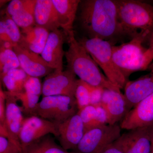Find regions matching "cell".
Wrapping results in <instances>:
<instances>
[{"instance_id":"cell-1","label":"cell","mask_w":153,"mask_h":153,"mask_svg":"<svg viewBox=\"0 0 153 153\" xmlns=\"http://www.w3.org/2000/svg\"><path fill=\"white\" fill-rule=\"evenodd\" d=\"M76 19L84 37L109 41L113 45L131 40L120 22L116 0L81 1Z\"/></svg>"},{"instance_id":"cell-2","label":"cell","mask_w":153,"mask_h":153,"mask_svg":"<svg viewBox=\"0 0 153 153\" xmlns=\"http://www.w3.org/2000/svg\"><path fill=\"white\" fill-rule=\"evenodd\" d=\"M68 48L65 52L67 68L73 71L79 79L95 87L120 92L100 69L89 53L77 41L74 31L68 35Z\"/></svg>"},{"instance_id":"cell-3","label":"cell","mask_w":153,"mask_h":153,"mask_svg":"<svg viewBox=\"0 0 153 153\" xmlns=\"http://www.w3.org/2000/svg\"><path fill=\"white\" fill-rule=\"evenodd\" d=\"M116 1L120 22L129 38L148 42L153 33V6L136 0Z\"/></svg>"},{"instance_id":"cell-4","label":"cell","mask_w":153,"mask_h":153,"mask_svg":"<svg viewBox=\"0 0 153 153\" xmlns=\"http://www.w3.org/2000/svg\"><path fill=\"white\" fill-rule=\"evenodd\" d=\"M89 53L105 75L114 85L124 89L128 81L116 65L112 56V44L98 38H76Z\"/></svg>"},{"instance_id":"cell-5","label":"cell","mask_w":153,"mask_h":153,"mask_svg":"<svg viewBox=\"0 0 153 153\" xmlns=\"http://www.w3.org/2000/svg\"><path fill=\"white\" fill-rule=\"evenodd\" d=\"M144 40L137 37L112 47V56L116 65L126 79L129 81L131 74L147 69L145 54L147 48L144 47Z\"/></svg>"},{"instance_id":"cell-6","label":"cell","mask_w":153,"mask_h":153,"mask_svg":"<svg viewBox=\"0 0 153 153\" xmlns=\"http://www.w3.org/2000/svg\"><path fill=\"white\" fill-rule=\"evenodd\" d=\"M78 110L75 97L49 96L43 97L39 102L34 116L58 125L76 114Z\"/></svg>"},{"instance_id":"cell-7","label":"cell","mask_w":153,"mask_h":153,"mask_svg":"<svg viewBox=\"0 0 153 153\" xmlns=\"http://www.w3.org/2000/svg\"><path fill=\"white\" fill-rule=\"evenodd\" d=\"M121 130L117 123L97 126L89 129L85 132L75 151L81 153H100L119 138Z\"/></svg>"},{"instance_id":"cell-8","label":"cell","mask_w":153,"mask_h":153,"mask_svg":"<svg viewBox=\"0 0 153 153\" xmlns=\"http://www.w3.org/2000/svg\"><path fill=\"white\" fill-rule=\"evenodd\" d=\"M49 134L58 137L57 124L37 116L25 118L19 134L22 151Z\"/></svg>"},{"instance_id":"cell-9","label":"cell","mask_w":153,"mask_h":153,"mask_svg":"<svg viewBox=\"0 0 153 153\" xmlns=\"http://www.w3.org/2000/svg\"><path fill=\"white\" fill-rule=\"evenodd\" d=\"M71 70H54L45 77L42 86V95H62L75 97L78 79Z\"/></svg>"},{"instance_id":"cell-10","label":"cell","mask_w":153,"mask_h":153,"mask_svg":"<svg viewBox=\"0 0 153 153\" xmlns=\"http://www.w3.org/2000/svg\"><path fill=\"white\" fill-rule=\"evenodd\" d=\"M113 144L123 153H151L152 140L148 127L128 130Z\"/></svg>"},{"instance_id":"cell-11","label":"cell","mask_w":153,"mask_h":153,"mask_svg":"<svg viewBox=\"0 0 153 153\" xmlns=\"http://www.w3.org/2000/svg\"><path fill=\"white\" fill-rule=\"evenodd\" d=\"M153 125V93L132 108L120 122L122 129L130 130Z\"/></svg>"},{"instance_id":"cell-12","label":"cell","mask_w":153,"mask_h":153,"mask_svg":"<svg viewBox=\"0 0 153 153\" xmlns=\"http://www.w3.org/2000/svg\"><path fill=\"white\" fill-rule=\"evenodd\" d=\"M57 125V138L61 146L67 151H76L85 132L84 124L78 113Z\"/></svg>"},{"instance_id":"cell-13","label":"cell","mask_w":153,"mask_h":153,"mask_svg":"<svg viewBox=\"0 0 153 153\" xmlns=\"http://www.w3.org/2000/svg\"><path fill=\"white\" fill-rule=\"evenodd\" d=\"M14 52L18 56L20 67L30 76H46L55 70L48 65L41 55L19 45L14 46Z\"/></svg>"},{"instance_id":"cell-14","label":"cell","mask_w":153,"mask_h":153,"mask_svg":"<svg viewBox=\"0 0 153 153\" xmlns=\"http://www.w3.org/2000/svg\"><path fill=\"white\" fill-rule=\"evenodd\" d=\"M6 96L5 126L8 139L22 150L19 134L25 118L22 108L18 105L16 99L8 91H4Z\"/></svg>"},{"instance_id":"cell-15","label":"cell","mask_w":153,"mask_h":153,"mask_svg":"<svg viewBox=\"0 0 153 153\" xmlns=\"http://www.w3.org/2000/svg\"><path fill=\"white\" fill-rule=\"evenodd\" d=\"M101 104L107 113L108 124L121 121L129 111L125 96L121 91L104 89Z\"/></svg>"},{"instance_id":"cell-16","label":"cell","mask_w":153,"mask_h":153,"mask_svg":"<svg viewBox=\"0 0 153 153\" xmlns=\"http://www.w3.org/2000/svg\"><path fill=\"white\" fill-rule=\"evenodd\" d=\"M124 94L130 111L153 93V67L148 74L135 80L128 81Z\"/></svg>"},{"instance_id":"cell-17","label":"cell","mask_w":153,"mask_h":153,"mask_svg":"<svg viewBox=\"0 0 153 153\" xmlns=\"http://www.w3.org/2000/svg\"><path fill=\"white\" fill-rule=\"evenodd\" d=\"M64 40V35L59 29L50 32L41 54L45 62L55 70H63V58L65 55L63 49Z\"/></svg>"},{"instance_id":"cell-18","label":"cell","mask_w":153,"mask_h":153,"mask_svg":"<svg viewBox=\"0 0 153 153\" xmlns=\"http://www.w3.org/2000/svg\"><path fill=\"white\" fill-rule=\"evenodd\" d=\"M34 17L36 26L50 32L60 27L57 11L52 0H36Z\"/></svg>"},{"instance_id":"cell-19","label":"cell","mask_w":153,"mask_h":153,"mask_svg":"<svg viewBox=\"0 0 153 153\" xmlns=\"http://www.w3.org/2000/svg\"><path fill=\"white\" fill-rule=\"evenodd\" d=\"M58 16L60 27L65 33L73 31V25L76 20L80 0H52Z\"/></svg>"},{"instance_id":"cell-20","label":"cell","mask_w":153,"mask_h":153,"mask_svg":"<svg viewBox=\"0 0 153 153\" xmlns=\"http://www.w3.org/2000/svg\"><path fill=\"white\" fill-rule=\"evenodd\" d=\"M23 38L19 46L37 54H41L44 50L50 32L44 28L35 26L22 30Z\"/></svg>"},{"instance_id":"cell-21","label":"cell","mask_w":153,"mask_h":153,"mask_svg":"<svg viewBox=\"0 0 153 153\" xmlns=\"http://www.w3.org/2000/svg\"><path fill=\"white\" fill-rule=\"evenodd\" d=\"M36 0H27L24 6L11 17L22 30H26L36 26L34 10Z\"/></svg>"},{"instance_id":"cell-22","label":"cell","mask_w":153,"mask_h":153,"mask_svg":"<svg viewBox=\"0 0 153 153\" xmlns=\"http://www.w3.org/2000/svg\"><path fill=\"white\" fill-rule=\"evenodd\" d=\"M31 146L36 153H81L77 151L69 152L58 146L51 137H44Z\"/></svg>"},{"instance_id":"cell-23","label":"cell","mask_w":153,"mask_h":153,"mask_svg":"<svg viewBox=\"0 0 153 153\" xmlns=\"http://www.w3.org/2000/svg\"><path fill=\"white\" fill-rule=\"evenodd\" d=\"M8 92L17 100L22 102L23 112L28 114V117L34 116L36 107L39 103L40 96L27 93L25 91L18 93H12L9 91Z\"/></svg>"},{"instance_id":"cell-24","label":"cell","mask_w":153,"mask_h":153,"mask_svg":"<svg viewBox=\"0 0 153 153\" xmlns=\"http://www.w3.org/2000/svg\"><path fill=\"white\" fill-rule=\"evenodd\" d=\"M19 67H20V64L19 58L13 49L1 50V77L5 75L12 69Z\"/></svg>"},{"instance_id":"cell-25","label":"cell","mask_w":153,"mask_h":153,"mask_svg":"<svg viewBox=\"0 0 153 153\" xmlns=\"http://www.w3.org/2000/svg\"><path fill=\"white\" fill-rule=\"evenodd\" d=\"M74 97L78 110L90 105V94L87 83L78 79Z\"/></svg>"},{"instance_id":"cell-26","label":"cell","mask_w":153,"mask_h":153,"mask_svg":"<svg viewBox=\"0 0 153 153\" xmlns=\"http://www.w3.org/2000/svg\"><path fill=\"white\" fill-rule=\"evenodd\" d=\"M2 20L4 22L6 30L10 41L14 46L19 45L23 38V34L19 29V27L12 18L8 15H6Z\"/></svg>"},{"instance_id":"cell-27","label":"cell","mask_w":153,"mask_h":153,"mask_svg":"<svg viewBox=\"0 0 153 153\" xmlns=\"http://www.w3.org/2000/svg\"><path fill=\"white\" fill-rule=\"evenodd\" d=\"M77 113L84 124L85 131L89 129L97 126L95 106L89 105L79 110Z\"/></svg>"},{"instance_id":"cell-28","label":"cell","mask_w":153,"mask_h":153,"mask_svg":"<svg viewBox=\"0 0 153 153\" xmlns=\"http://www.w3.org/2000/svg\"><path fill=\"white\" fill-rule=\"evenodd\" d=\"M42 86L39 78L33 76H29L24 84L26 92L40 97L42 94Z\"/></svg>"},{"instance_id":"cell-29","label":"cell","mask_w":153,"mask_h":153,"mask_svg":"<svg viewBox=\"0 0 153 153\" xmlns=\"http://www.w3.org/2000/svg\"><path fill=\"white\" fill-rule=\"evenodd\" d=\"M1 79L9 92L18 93L25 91L24 82L17 81L13 77L9 76L7 74L1 76Z\"/></svg>"},{"instance_id":"cell-30","label":"cell","mask_w":153,"mask_h":153,"mask_svg":"<svg viewBox=\"0 0 153 153\" xmlns=\"http://www.w3.org/2000/svg\"><path fill=\"white\" fill-rule=\"evenodd\" d=\"M22 150L6 137L0 136V153H21Z\"/></svg>"},{"instance_id":"cell-31","label":"cell","mask_w":153,"mask_h":153,"mask_svg":"<svg viewBox=\"0 0 153 153\" xmlns=\"http://www.w3.org/2000/svg\"><path fill=\"white\" fill-rule=\"evenodd\" d=\"M88 85L90 94V105L95 106L101 103L104 88L92 86L88 84Z\"/></svg>"},{"instance_id":"cell-32","label":"cell","mask_w":153,"mask_h":153,"mask_svg":"<svg viewBox=\"0 0 153 153\" xmlns=\"http://www.w3.org/2000/svg\"><path fill=\"white\" fill-rule=\"evenodd\" d=\"M96 108V122L97 126L108 124V114L101 103L95 105Z\"/></svg>"},{"instance_id":"cell-33","label":"cell","mask_w":153,"mask_h":153,"mask_svg":"<svg viewBox=\"0 0 153 153\" xmlns=\"http://www.w3.org/2000/svg\"><path fill=\"white\" fill-rule=\"evenodd\" d=\"M7 74L12 76L17 81L24 83H25V81L29 76L21 67L12 69L9 71Z\"/></svg>"},{"instance_id":"cell-34","label":"cell","mask_w":153,"mask_h":153,"mask_svg":"<svg viewBox=\"0 0 153 153\" xmlns=\"http://www.w3.org/2000/svg\"><path fill=\"white\" fill-rule=\"evenodd\" d=\"M6 96L4 91L0 90V125H5Z\"/></svg>"},{"instance_id":"cell-35","label":"cell","mask_w":153,"mask_h":153,"mask_svg":"<svg viewBox=\"0 0 153 153\" xmlns=\"http://www.w3.org/2000/svg\"><path fill=\"white\" fill-rule=\"evenodd\" d=\"M149 47L145 54L146 66L148 68L153 60V33L148 41Z\"/></svg>"},{"instance_id":"cell-36","label":"cell","mask_w":153,"mask_h":153,"mask_svg":"<svg viewBox=\"0 0 153 153\" xmlns=\"http://www.w3.org/2000/svg\"><path fill=\"white\" fill-rule=\"evenodd\" d=\"M0 39H1V42H2V41L11 42L7 33L4 22L2 19L0 22Z\"/></svg>"},{"instance_id":"cell-37","label":"cell","mask_w":153,"mask_h":153,"mask_svg":"<svg viewBox=\"0 0 153 153\" xmlns=\"http://www.w3.org/2000/svg\"><path fill=\"white\" fill-rule=\"evenodd\" d=\"M100 153H123L113 143L108 145Z\"/></svg>"},{"instance_id":"cell-38","label":"cell","mask_w":153,"mask_h":153,"mask_svg":"<svg viewBox=\"0 0 153 153\" xmlns=\"http://www.w3.org/2000/svg\"><path fill=\"white\" fill-rule=\"evenodd\" d=\"M14 45L10 41H2L1 42V50L5 49H13Z\"/></svg>"},{"instance_id":"cell-39","label":"cell","mask_w":153,"mask_h":153,"mask_svg":"<svg viewBox=\"0 0 153 153\" xmlns=\"http://www.w3.org/2000/svg\"><path fill=\"white\" fill-rule=\"evenodd\" d=\"M21 153H36V152L33 149V147L31 146H30L28 148L22 150Z\"/></svg>"},{"instance_id":"cell-40","label":"cell","mask_w":153,"mask_h":153,"mask_svg":"<svg viewBox=\"0 0 153 153\" xmlns=\"http://www.w3.org/2000/svg\"><path fill=\"white\" fill-rule=\"evenodd\" d=\"M148 128L149 129V132L150 135L151 139H153V125L149 127Z\"/></svg>"},{"instance_id":"cell-41","label":"cell","mask_w":153,"mask_h":153,"mask_svg":"<svg viewBox=\"0 0 153 153\" xmlns=\"http://www.w3.org/2000/svg\"><path fill=\"white\" fill-rule=\"evenodd\" d=\"M152 150L151 153H153V139H152Z\"/></svg>"}]
</instances>
